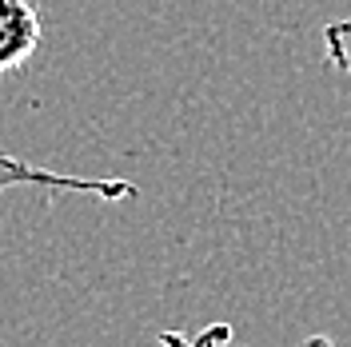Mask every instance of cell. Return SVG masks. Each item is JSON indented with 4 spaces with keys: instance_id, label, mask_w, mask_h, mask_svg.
<instances>
[{
    "instance_id": "obj_1",
    "label": "cell",
    "mask_w": 351,
    "mask_h": 347,
    "mask_svg": "<svg viewBox=\"0 0 351 347\" xmlns=\"http://www.w3.org/2000/svg\"><path fill=\"white\" fill-rule=\"evenodd\" d=\"M8 188H44V192H84L96 195L104 204H120L132 200L140 192L132 180H92V176H68V172H52V168H36L21 156L0 152V195Z\"/></svg>"
},
{
    "instance_id": "obj_2",
    "label": "cell",
    "mask_w": 351,
    "mask_h": 347,
    "mask_svg": "<svg viewBox=\"0 0 351 347\" xmlns=\"http://www.w3.org/2000/svg\"><path fill=\"white\" fill-rule=\"evenodd\" d=\"M44 36V16L36 0H0V76L21 72Z\"/></svg>"
},
{
    "instance_id": "obj_3",
    "label": "cell",
    "mask_w": 351,
    "mask_h": 347,
    "mask_svg": "<svg viewBox=\"0 0 351 347\" xmlns=\"http://www.w3.org/2000/svg\"><path fill=\"white\" fill-rule=\"evenodd\" d=\"M156 347H240V344H236V331L228 324H208L204 331H192V335H184V331H160ZM304 347H339V344H331L328 335H307Z\"/></svg>"
},
{
    "instance_id": "obj_4",
    "label": "cell",
    "mask_w": 351,
    "mask_h": 347,
    "mask_svg": "<svg viewBox=\"0 0 351 347\" xmlns=\"http://www.w3.org/2000/svg\"><path fill=\"white\" fill-rule=\"evenodd\" d=\"M324 60L351 80V21L324 24Z\"/></svg>"
}]
</instances>
